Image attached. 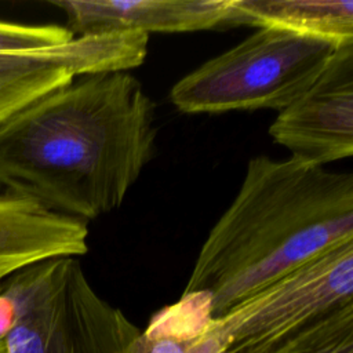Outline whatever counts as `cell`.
Masks as SVG:
<instances>
[{
	"label": "cell",
	"instance_id": "6da1fadb",
	"mask_svg": "<svg viewBox=\"0 0 353 353\" xmlns=\"http://www.w3.org/2000/svg\"><path fill=\"white\" fill-rule=\"evenodd\" d=\"M156 105L128 70L83 74L0 123V194L87 222L156 154Z\"/></svg>",
	"mask_w": 353,
	"mask_h": 353
},
{
	"label": "cell",
	"instance_id": "7a4b0ae2",
	"mask_svg": "<svg viewBox=\"0 0 353 353\" xmlns=\"http://www.w3.org/2000/svg\"><path fill=\"white\" fill-rule=\"evenodd\" d=\"M353 241V175L295 157H252L211 228L183 294H204L211 317L317 255Z\"/></svg>",
	"mask_w": 353,
	"mask_h": 353
},
{
	"label": "cell",
	"instance_id": "3957f363",
	"mask_svg": "<svg viewBox=\"0 0 353 353\" xmlns=\"http://www.w3.org/2000/svg\"><path fill=\"white\" fill-rule=\"evenodd\" d=\"M139 332L95 292L74 256L32 263L0 283L7 353H135Z\"/></svg>",
	"mask_w": 353,
	"mask_h": 353
},
{
	"label": "cell",
	"instance_id": "277c9868",
	"mask_svg": "<svg viewBox=\"0 0 353 353\" xmlns=\"http://www.w3.org/2000/svg\"><path fill=\"white\" fill-rule=\"evenodd\" d=\"M341 46L280 28H259L185 74L172 85L170 99L183 113L280 112L313 84Z\"/></svg>",
	"mask_w": 353,
	"mask_h": 353
},
{
	"label": "cell",
	"instance_id": "5b68a950",
	"mask_svg": "<svg viewBox=\"0 0 353 353\" xmlns=\"http://www.w3.org/2000/svg\"><path fill=\"white\" fill-rule=\"evenodd\" d=\"M149 34L74 36L57 25L0 21V123L79 76L143 63Z\"/></svg>",
	"mask_w": 353,
	"mask_h": 353
},
{
	"label": "cell",
	"instance_id": "8992f818",
	"mask_svg": "<svg viewBox=\"0 0 353 353\" xmlns=\"http://www.w3.org/2000/svg\"><path fill=\"white\" fill-rule=\"evenodd\" d=\"M353 303V241L339 244L214 319L226 353H259Z\"/></svg>",
	"mask_w": 353,
	"mask_h": 353
},
{
	"label": "cell",
	"instance_id": "52a82bcc",
	"mask_svg": "<svg viewBox=\"0 0 353 353\" xmlns=\"http://www.w3.org/2000/svg\"><path fill=\"white\" fill-rule=\"evenodd\" d=\"M291 157L324 167L353 154V41L342 44L325 69L269 127Z\"/></svg>",
	"mask_w": 353,
	"mask_h": 353
},
{
	"label": "cell",
	"instance_id": "ba28073f",
	"mask_svg": "<svg viewBox=\"0 0 353 353\" xmlns=\"http://www.w3.org/2000/svg\"><path fill=\"white\" fill-rule=\"evenodd\" d=\"M76 36L109 32H194L214 29L232 21V0H57Z\"/></svg>",
	"mask_w": 353,
	"mask_h": 353
},
{
	"label": "cell",
	"instance_id": "9c48e42d",
	"mask_svg": "<svg viewBox=\"0 0 353 353\" xmlns=\"http://www.w3.org/2000/svg\"><path fill=\"white\" fill-rule=\"evenodd\" d=\"M87 239V222L0 194V283L32 263L85 254Z\"/></svg>",
	"mask_w": 353,
	"mask_h": 353
},
{
	"label": "cell",
	"instance_id": "30bf717a",
	"mask_svg": "<svg viewBox=\"0 0 353 353\" xmlns=\"http://www.w3.org/2000/svg\"><path fill=\"white\" fill-rule=\"evenodd\" d=\"M230 23L280 28L346 44L353 41V1L232 0Z\"/></svg>",
	"mask_w": 353,
	"mask_h": 353
},
{
	"label": "cell",
	"instance_id": "8fae6325",
	"mask_svg": "<svg viewBox=\"0 0 353 353\" xmlns=\"http://www.w3.org/2000/svg\"><path fill=\"white\" fill-rule=\"evenodd\" d=\"M135 353H226L204 294H182L139 332Z\"/></svg>",
	"mask_w": 353,
	"mask_h": 353
},
{
	"label": "cell",
	"instance_id": "7c38bea8",
	"mask_svg": "<svg viewBox=\"0 0 353 353\" xmlns=\"http://www.w3.org/2000/svg\"><path fill=\"white\" fill-rule=\"evenodd\" d=\"M259 353H353V303L327 313Z\"/></svg>",
	"mask_w": 353,
	"mask_h": 353
},
{
	"label": "cell",
	"instance_id": "4fadbf2b",
	"mask_svg": "<svg viewBox=\"0 0 353 353\" xmlns=\"http://www.w3.org/2000/svg\"><path fill=\"white\" fill-rule=\"evenodd\" d=\"M0 353H7V347H6V342L0 334Z\"/></svg>",
	"mask_w": 353,
	"mask_h": 353
}]
</instances>
